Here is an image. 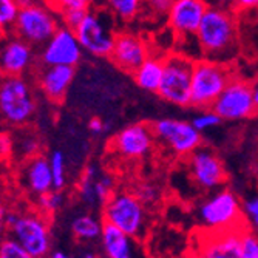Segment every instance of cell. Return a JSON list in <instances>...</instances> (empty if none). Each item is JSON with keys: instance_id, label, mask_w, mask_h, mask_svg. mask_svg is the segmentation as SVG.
Segmentation results:
<instances>
[{"instance_id": "obj_29", "label": "cell", "mask_w": 258, "mask_h": 258, "mask_svg": "<svg viewBox=\"0 0 258 258\" xmlns=\"http://www.w3.org/2000/svg\"><path fill=\"white\" fill-rule=\"evenodd\" d=\"M63 200H65L63 194L57 189H53L50 192L39 195L37 206L42 214H53L57 209H60V206L63 204Z\"/></svg>"}, {"instance_id": "obj_5", "label": "cell", "mask_w": 258, "mask_h": 258, "mask_svg": "<svg viewBox=\"0 0 258 258\" xmlns=\"http://www.w3.org/2000/svg\"><path fill=\"white\" fill-rule=\"evenodd\" d=\"M194 63L195 59L179 51L164 56V73L156 95L172 105L190 107Z\"/></svg>"}, {"instance_id": "obj_46", "label": "cell", "mask_w": 258, "mask_h": 258, "mask_svg": "<svg viewBox=\"0 0 258 258\" xmlns=\"http://www.w3.org/2000/svg\"><path fill=\"white\" fill-rule=\"evenodd\" d=\"M2 224H4V210L0 209V226H2Z\"/></svg>"}, {"instance_id": "obj_11", "label": "cell", "mask_w": 258, "mask_h": 258, "mask_svg": "<svg viewBox=\"0 0 258 258\" xmlns=\"http://www.w3.org/2000/svg\"><path fill=\"white\" fill-rule=\"evenodd\" d=\"M156 143L152 124L136 122L124 127L116 133L110 143L113 153L124 159H143L146 158Z\"/></svg>"}, {"instance_id": "obj_13", "label": "cell", "mask_w": 258, "mask_h": 258, "mask_svg": "<svg viewBox=\"0 0 258 258\" xmlns=\"http://www.w3.org/2000/svg\"><path fill=\"white\" fill-rule=\"evenodd\" d=\"M209 7V0H175L166 17L173 37L184 42L195 37Z\"/></svg>"}, {"instance_id": "obj_24", "label": "cell", "mask_w": 258, "mask_h": 258, "mask_svg": "<svg viewBox=\"0 0 258 258\" xmlns=\"http://www.w3.org/2000/svg\"><path fill=\"white\" fill-rule=\"evenodd\" d=\"M102 227H104V221L98 220L93 215H81L72 224L73 233L81 240H95L101 237Z\"/></svg>"}, {"instance_id": "obj_12", "label": "cell", "mask_w": 258, "mask_h": 258, "mask_svg": "<svg viewBox=\"0 0 258 258\" xmlns=\"http://www.w3.org/2000/svg\"><path fill=\"white\" fill-rule=\"evenodd\" d=\"M84 56V48L75 31L60 25L53 37L46 42L39 54L42 65H68L76 67Z\"/></svg>"}, {"instance_id": "obj_19", "label": "cell", "mask_w": 258, "mask_h": 258, "mask_svg": "<svg viewBox=\"0 0 258 258\" xmlns=\"http://www.w3.org/2000/svg\"><path fill=\"white\" fill-rule=\"evenodd\" d=\"M244 229L246 226L221 232H209V238H206L200 247L198 258H240V240Z\"/></svg>"}, {"instance_id": "obj_3", "label": "cell", "mask_w": 258, "mask_h": 258, "mask_svg": "<svg viewBox=\"0 0 258 258\" xmlns=\"http://www.w3.org/2000/svg\"><path fill=\"white\" fill-rule=\"evenodd\" d=\"M233 78V68L230 63L198 57L194 63L192 73V99L194 108H212L221 91Z\"/></svg>"}, {"instance_id": "obj_23", "label": "cell", "mask_w": 258, "mask_h": 258, "mask_svg": "<svg viewBox=\"0 0 258 258\" xmlns=\"http://www.w3.org/2000/svg\"><path fill=\"white\" fill-rule=\"evenodd\" d=\"M108 11L122 22L135 20L144 10L146 0H104Z\"/></svg>"}, {"instance_id": "obj_9", "label": "cell", "mask_w": 258, "mask_h": 258, "mask_svg": "<svg viewBox=\"0 0 258 258\" xmlns=\"http://www.w3.org/2000/svg\"><path fill=\"white\" fill-rule=\"evenodd\" d=\"M223 121H244L258 113L252 84L233 76L212 107Z\"/></svg>"}, {"instance_id": "obj_37", "label": "cell", "mask_w": 258, "mask_h": 258, "mask_svg": "<svg viewBox=\"0 0 258 258\" xmlns=\"http://www.w3.org/2000/svg\"><path fill=\"white\" fill-rule=\"evenodd\" d=\"M90 10H68V11H63L60 13V22H62V25L68 27V28H72L75 30L79 23L82 22V19L87 16Z\"/></svg>"}, {"instance_id": "obj_14", "label": "cell", "mask_w": 258, "mask_h": 258, "mask_svg": "<svg viewBox=\"0 0 258 258\" xmlns=\"http://www.w3.org/2000/svg\"><path fill=\"white\" fill-rule=\"evenodd\" d=\"M190 176L203 190H215L226 182V169L221 158L209 147H200L187 156Z\"/></svg>"}, {"instance_id": "obj_8", "label": "cell", "mask_w": 258, "mask_h": 258, "mask_svg": "<svg viewBox=\"0 0 258 258\" xmlns=\"http://www.w3.org/2000/svg\"><path fill=\"white\" fill-rule=\"evenodd\" d=\"M156 143L176 158H187L203 146V133L189 121L161 118L152 124Z\"/></svg>"}, {"instance_id": "obj_43", "label": "cell", "mask_w": 258, "mask_h": 258, "mask_svg": "<svg viewBox=\"0 0 258 258\" xmlns=\"http://www.w3.org/2000/svg\"><path fill=\"white\" fill-rule=\"evenodd\" d=\"M252 90H253V99H255V104L258 108V79L255 82H252Z\"/></svg>"}, {"instance_id": "obj_21", "label": "cell", "mask_w": 258, "mask_h": 258, "mask_svg": "<svg viewBox=\"0 0 258 258\" xmlns=\"http://www.w3.org/2000/svg\"><path fill=\"white\" fill-rule=\"evenodd\" d=\"M101 238L107 258H136L133 237L116 226L104 223Z\"/></svg>"}, {"instance_id": "obj_16", "label": "cell", "mask_w": 258, "mask_h": 258, "mask_svg": "<svg viewBox=\"0 0 258 258\" xmlns=\"http://www.w3.org/2000/svg\"><path fill=\"white\" fill-rule=\"evenodd\" d=\"M152 54V46L144 37L132 31H119L116 33L110 59L119 70L132 75Z\"/></svg>"}, {"instance_id": "obj_32", "label": "cell", "mask_w": 258, "mask_h": 258, "mask_svg": "<svg viewBox=\"0 0 258 258\" xmlns=\"http://www.w3.org/2000/svg\"><path fill=\"white\" fill-rule=\"evenodd\" d=\"M113 189H114V179L107 173H99L95 182V190H96L98 201L101 204H104L114 194Z\"/></svg>"}, {"instance_id": "obj_44", "label": "cell", "mask_w": 258, "mask_h": 258, "mask_svg": "<svg viewBox=\"0 0 258 258\" xmlns=\"http://www.w3.org/2000/svg\"><path fill=\"white\" fill-rule=\"evenodd\" d=\"M51 258H70V256H67L63 252H54V253L51 255Z\"/></svg>"}, {"instance_id": "obj_47", "label": "cell", "mask_w": 258, "mask_h": 258, "mask_svg": "<svg viewBox=\"0 0 258 258\" xmlns=\"http://www.w3.org/2000/svg\"><path fill=\"white\" fill-rule=\"evenodd\" d=\"M84 258H99V256H96V255H93V253H88V255H85Z\"/></svg>"}, {"instance_id": "obj_28", "label": "cell", "mask_w": 258, "mask_h": 258, "mask_svg": "<svg viewBox=\"0 0 258 258\" xmlns=\"http://www.w3.org/2000/svg\"><path fill=\"white\" fill-rule=\"evenodd\" d=\"M50 167L53 173V182H54V189L62 190L65 181H67V170H65V156L62 152L54 150L50 155Z\"/></svg>"}, {"instance_id": "obj_42", "label": "cell", "mask_w": 258, "mask_h": 258, "mask_svg": "<svg viewBox=\"0 0 258 258\" xmlns=\"http://www.w3.org/2000/svg\"><path fill=\"white\" fill-rule=\"evenodd\" d=\"M210 5H220V7H226V8H233L237 4V0H209Z\"/></svg>"}, {"instance_id": "obj_35", "label": "cell", "mask_w": 258, "mask_h": 258, "mask_svg": "<svg viewBox=\"0 0 258 258\" xmlns=\"http://www.w3.org/2000/svg\"><path fill=\"white\" fill-rule=\"evenodd\" d=\"M243 212H244L246 221L250 223L252 230L258 235V197H253L243 203Z\"/></svg>"}, {"instance_id": "obj_26", "label": "cell", "mask_w": 258, "mask_h": 258, "mask_svg": "<svg viewBox=\"0 0 258 258\" xmlns=\"http://www.w3.org/2000/svg\"><path fill=\"white\" fill-rule=\"evenodd\" d=\"M20 7V0H0V25L7 34L13 33Z\"/></svg>"}, {"instance_id": "obj_34", "label": "cell", "mask_w": 258, "mask_h": 258, "mask_svg": "<svg viewBox=\"0 0 258 258\" xmlns=\"http://www.w3.org/2000/svg\"><path fill=\"white\" fill-rule=\"evenodd\" d=\"M23 139H19V149L22 150V153H25V156H36L40 147L39 138L34 133H23L22 135Z\"/></svg>"}, {"instance_id": "obj_6", "label": "cell", "mask_w": 258, "mask_h": 258, "mask_svg": "<svg viewBox=\"0 0 258 258\" xmlns=\"http://www.w3.org/2000/svg\"><path fill=\"white\" fill-rule=\"evenodd\" d=\"M198 220L207 232H221L243 227L246 217L240 198L229 189L210 195L198 207Z\"/></svg>"}, {"instance_id": "obj_7", "label": "cell", "mask_w": 258, "mask_h": 258, "mask_svg": "<svg viewBox=\"0 0 258 258\" xmlns=\"http://www.w3.org/2000/svg\"><path fill=\"white\" fill-rule=\"evenodd\" d=\"M102 221L116 226L133 238H138L146 230V204L135 192H116L104 203Z\"/></svg>"}, {"instance_id": "obj_31", "label": "cell", "mask_w": 258, "mask_h": 258, "mask_svg": "<svg viewBox=\"0 0 258 258\" xmlns=\"http://www.w3.org/2000/svg\"><path fill=\"white\" fill-rule=\"evenodd\" d=\"M0 258H34L17 240H5L0 243Z\"/></svg>"}, {"instance_id": "obj_20", "label": "cell", "mask_w": 258, "mask_h": 258, "mask_svg": "<svg viewBox=\"0 0 258 258\" xmlns=\"http://www.w3.org/2000/svg\"><path fill=\"white\" fill-rule=\"evenodd\" d=\"M23 175H25L28 189L37 197L54 189L50 159L42 155H36L28 159Z\"/></svg>"}, {"instance_id": "obj_2", "label": "cell", "mask_w": 258, "mask_h": 258, "mask_svg": "<svg viewBox=\"0 0 258 258\" xmlns=\"http://www.w3.org/2000/svg\"><path fill=\"white\" fill-rule=\"evenodd\" d=\"M36 108L34 90L27 76H0V122L23 127L33 119Z\"/></svg>"}, {"instance_id": "obj_15", "label": "cell", "mask_w": 258, "mask_h": 258, "mask_svg": "<svg viewBox=\"0 0 258 258\" xmlns=\"http://www.w3.org/2000/svg\"><path fill=\"white\" fill-rule=\"evenodd\" d=\"M34 65V46L14 33L7 34L0 43V76H25Z\"/></svg>"}, {"instance_id": "obj_41", "label": "cell", "mask_w": 258, "mask_h": 258, "mask_svg": "<svg viewBox=\"0 0 258 258\" xmlns=\"http://www.w3.org/2000/svg\"><path fill=\"white\" fill-rule=\"evenodd\" d=\"M88 128H90V132H91L93 135H101V133L105 130V124H104V121L99 119V118H93V119H90V122H88Z\"/></svg>"}, {"instance_id": "obj_45", "label": "cell", "mask_w": 258, "mask_h": 258, "mask_svg": "<svg viewBox=\"0 0 258 258\" xmlns=\"http://www.w3.org/2000/svg\"><path fill=\"white\" fill-rule=\"evenodd\" d=\"M4 36H7V31L2 28V25H0V40H2V37H4Z\"/></svg>"}, {"instance_id": "obj_30", "label": "cell", "mask_w": 258, "mask_h": 258, "mask_svg": "<svg viewBox=\"0 0 258 258\" xmlns=\"http://www.w3.org/2000/svg\"><path fill=\"white\" fill-rule=\"evenodd\" d=\"M240 258H258V235L253 230L244 229L240 240Z\"/></svg>"}, {"instance_id": "obj_39", "label": "cell", "mask_w": 258, "mask_h": 258, "mask_svg": "<svg viewBox=\"0 0 258 258\" xmlns=\"http://www.w3.org/2000/svg\"><path fill=\"white\" fill-rule=\"evenodd\" d=\"M13 149H14V143L11 135L0 132V159L8 158L13 153Z\"/></svg>"}, {"instance_id": "obj_1", "label": "cell", "mask_w": 258, "mask_h": 258, "mask_svg": "<svg viewBox=\"0 0 258 258\" xmlns=\"http://www.w3.org/2000/svg\"><path fill=\"white\" fill-rule=\"evenodd\" d=\"M201 57L229 63L238 43V13L233 8L210 5L195 34Z\"/></svg>"}, {"instance_id": "obj_18", "label": "cell", "mask_w": 258, "mask_h": 258, "mask_svg": "<svg viewBox=\"0 0 258 258\" xmlns=\"http://www.w3.org/2000/svg\"><path fill=\"white\" fill-rule=\"evenodd\" d=\"M76 76L75 67L42 65L36 70V84L42 95L51 102H62Z\"/></svg>"}, {"instance_id": "obj_36", "label": "cell", "mask_w": 258, "mask_h": 258, "mask_svg": "<svg viewBox=\"0 0 258 258\" xmlns=\"http://www.w3.org/2000/svg\"><path fill=\"white\" fill-rule=\"evenodd\" d=\"M173 2L175 0H146L144 8H147L149 13L156 17H167Z\"/></svg>"}, {"instance_id": "obj_38", "label": "cell", "mask_w": 258, "mask_h": 258, "mask_svg": "<svg viewBox=\"0 0 258 258\" xmlns=\"http://www.w3.org/2000/svg\"><path fill=\"white\" fill-rule=\"evenodd\" d=\"M135 194H136V197H138L141 201H143L146 206L153 204V203L158 201V192H156L155 187L150 185V184H143V185H139L138 189L135 190Z\"/></svg>"}, {"instance_id": "obj_22", "label": "cell", "mask_w": 258, "mask_h": 258, "mask_svg": "<svg viewBox=\"0 0 258 258\" xmlns=\"http://www.w3.org/2000/svg\"><path fill=\"white\" fill-rule=\"evenodd\" d=\"M164 73V56L152 54L132 73L133 81L139 88L150 93H158Z\"/></svg>"}, {"instance_id": "obj_40", "label": "cell", "mask_w": 258, "mask_h": 258, "mask_svg": "<svg viewBox=\"0 0 258 258\" xmlns=\"http://www.w3.org/2000/svg\"><path fill=\"white\" fill-rule=\"evenodd\" d=\"M238 14L243 13H250V11H258V0H237L235 7H233Z\"/></svg>"}, {"instance_id": "obj_27", "label": "cell", "mask_w": 258, "mask_h": 258, "mask_svg": "<svg viewBox=\"0 0 258 258\" xmlns=\"http://www.w3.org/2000/svg\"><path fill=\"white\" fill-rule=\"evenodd\" d=\"M221 121L223 119L220 118L218 113L214 108H201V110H198V113L194 116V119L190 122L195 125L197 130H200L203 133L207 130L217 128L221 124Z\"/></svg>"}, {"instance_id": "obj_33", "label": "cell", "mask_w": 258, "mask_h": 258, "mask_svg": "<svg viewBox=\"0 0 258 258\" xmlns=\"http://www.w3.org/2000/svg\"><path fill=\"white\" fill-rule=\"evenodd\" d=\"M46 2L60 14L68 10H90L93 0H46Z\"/></svg>"}, {"instance_id": "obj_4", "label": "cell", "mask_w": 258, "mask_h": 258, "mask_svg": "<svg viewBox=\"0 0 258 258\" xmlns=\"http://www.w3.org/2000/svg\"><path fill=\"white\" fill-rule=\"evenodd\" d=\"M20 5L13 33L33 46H43L60 27L59 13L36 0H20Z\"/></svg>"}, {"instance_id": "obj_25", "label": "cell", "mask_w": 258, "mask_h": 258, "mask_svg": "<svg viewBox=\"0 0 258 258\" xmlns=\"http://www.w3.org/2000/svg\"><path fill=\"white\" fill-rule=\"evenodd\" d=\"M98 175H99L98 167L90 164V166L85 167V170L81 176L79 185H78V192H79L81 200L88 206H95L99 203L98 197H96V190H95V182H96Z\"/></svg>"}, {"instance_id": "obj_10", "label": "cell", "mask_w": 258, "mask_h": 258, "mask_svg": "<svg viewBox=\"0 0 258 258\" xmlns=\"http://www.w3.org/2000/svg\"><path fill=\"white\" fill-rule=\"evenodd\" d=\"M73 31L85 53L95 57H110L116 31L110 27L107 14L90 10Z\"/></svg>"}, {"instance_id": "obj_17", "label": "cell", "mask_w": 258, "mask_h": 258, "mask_svg": "<svg viewBox=\"0 0 258 258\" xmlns=\"http://www.w3.org/2000/svg\"><path fill=\"white\" fill-rule=\"evenodd\" d=\"M16 240L25 247L34 258H43L50 249V229L46 220L40 215L19 217L11 227Z\"/></svg>"}]
</instances>
